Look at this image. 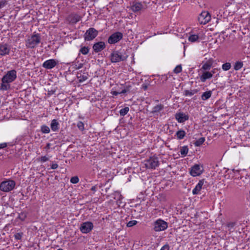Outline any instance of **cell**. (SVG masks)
<instances>
[{"label": "cell", "mask_w": 250, "mask_h": 250, "mask_svg": "<svg viewBox=\"0 0 250 250\" xmlns=\"http://www.w3.org/2000/svg\"><path fill=\"white\" fill-rule=\"evenodd\" d=\"M168 227V223L164 220L159 219L155 221L154 223V230L156 232L164 231L167 229Z\"/></svg>", "instance_id": "cell-5"}, {"label": "cell", "mask_w": 250, "mask_h": 250, "mask_svg": "<svg viewBox=\"0 0 250 250\" xmlns=\"http://www.w3.org/2000/svg\"><path fill=\"white\" fill-rule=\"evenodd\" d=\"M170 249V246L168 245V244H166L164 246H163L161 248V250H169Z\"/></svg>", "instance_id": "cell-39"}, {"label": "cell", "mask_w": 250, "mask_h": 250, "mask_svg": "<svg viewBox=\"0 0 250 250\" xmlns=\"http://www.w3.org/2000/svg\"><path fill=\"white\" fill-rule=\"evenodd\" d=\"M48 158H47V157H46V156H43V157H42L41 158L40 161H42V162H45V161H47V160H48Z\"/></svg>", "instance_id": "cell-41"}, {"label": "cell", "mask_w": 250, "mask_h": 250, "mask_svg": "<svg viewBox=\"0 0 250 250\" xmlns=\"http://www.w3.org/2000/svg\"><path fill=\"white\" fill-rule=\"evenodd\" d=\"M98 34V32L93 28L88 29L84 35V39L86 41H90L95 39Z\"/></svg>", "instance_id": "cell-8"}, {"label": "cell", "mask_w": 250, "mask_h": 250, "mask_svg": "<svg viewBox=\"0 0 250 250\" xmlns=\"http://www.w3.org/2000/svg\"><path fill=\"white\" fill-rule=\"evenodd\" d=\"M10 87V86L8 84L3 83L1 84V90H7L9 89Z\"/></svg>", "instance_id": "cell-33"}, {"label": "cell", "mask_w": 250, "mask_h": 250, "mask_svg": "<svg viewBox=\"0 0 250 250\" xmlns=\"http://www.w3.org/2000/svg\"><path fill=\"white\" fill-rule=\"evenodd\" d=\"M106 45L103 42H99L95 43L93 46V49L95 52H99L103 51L105 48Z\"/></svg>", "instance_id": "cell-14"}, {"label": "cell", "mask_w": 250, "mask_h": 250, "mask_svg": "<svg viewBox=\"0 0 250 250\" xmlns=\"http://www.w3.org/2000/svg\"><path fill=\"white\" fill-rule=\"evenodd\" d=\"M125 59L124 56L120 52H114L111 54V60L112 63H117Z\"/></svg>", "instance_id": "cell-11"}, {"label": "cell", "mask_w": 250, "mask_h": 250, "mask_svg": "<svg viewBox=\"0 0 250 250\" xmlns=\"http://www.w3.org/2000/svg\"><path fill=\"white\" fill-rule=\"evenodd\" d=\"M10 52V47L7 44H1L0 46V54L2 56L8 54Z\"/></svg>", "instance_id": "cell-15"}, {"label": "cell", "mask_w": 250, "mask_h": 250, "mask_svg": "<svg viewBox=\"0 0 250 250\" xmlns=\"http://www.w3.org/2000/svg\"><path fill=\"white\" fill-rule=\"evenodd\" d=\"M15 182L13 180L4 181L1 183L0 185V190L3 192H8L11 191L15 186Z\"/></svg>", "instance_id": "cell-4"}, {"label": "cell", "mask_w": 250, "mask_h": 250, "mask_svg": "<svg viewBox=\"0 0 250 250\" xmlns=\"http://www.w3.org/2000/svg\"><path fill=\"white\" fill-rule=\"evenodd\" d=\"M163 109V106L162 105H157L153 109V110L152 111V112L153 113H155L160 112Z\"/></svg>", "instance_id": "cell-24"}, {"label": "cell", "mask_w": 250, "mask_h": 250, "mask_svg": "<svg viewBox=\"0 0 250 250\" xmlns=\"http://www.w3.org/2000/svg\"><path fill=\"white\" fill-rule=\"evenodd\" d=\"M87 79V77L86 76H82V77L80 79H79V82L81 83V82H84Z\"/></svg>", "instance_id": "cell-42"}, {"label": "cell", "mask_w": 250, "mask_h": 250, "mask_svg": "<svg viewBox=\"0 0 250 250\" xmlns=\"http://www.w3.org/2000/svg\"><path fill=\"white\" fill-rule=\"evenodd\" d=\"M7 147V143H2L1 144V148L2 149V148H4L6 147Z\"/></svg>", "instance_id": "cell-44"}, {"label": "cell", "mask_w": 250, "mask_h": 250, "mask_svg": "<svg viewBox=\"0 0 250 250\" xmlns=\"http://www.w3.org/2000/svg\"><path fill=\"white\" fill-rule=\"evenodd\" d=\"M189 152V148L186 146H184L182 147L180 150L181 155L182 157H185L188 155Z\"/></svg>", "instance_id": "cell-22"}, {"label": "cell", "mask_w": 250, "mask_h": 250, "mask_svg": "<svg viewBox=\"0 0 250 250\" xmlns=\"http://www.w3.org/2000/svg\"><path fill=\"white\" fill-rule=\"evenodd\" d=\"M222 69L224 71H228L231 68V64L230 63H224L222 66Z\"/></svg>", "instance_id": "cell-29"}, {"label": "cell", "mask_w": 250, "mask_h": 250, "mask_svg": "<svg viewBox=\"0 0 250 250\" xmlns=\"http://www.w3.org/2000/svg\"><path fill=\"white\" fill-rule=\"evenodd\" d=\"M137 224V221H136V220H131V221H129L127 224V227H132L135 225Z\"/></svg>", "instance_id": "cell-32"}, {"label": "cell", "mask_w": 250, "mask_h": 250, "mask_svg": "<svg viewBox=\"0 0 250 250\" xmlns=\"http://www.w3.org/2000/svg\"><path fill=\"white\" fill-rule=\"evenodd\" d=\"M212 77H213V74L210 72L207 71V72H205L202 74L201 77V79L202 81H205L207 79H210Z\"/></svg>", "instance_id": "cell-19"}, {"label": "cell", "mask_w": 250, "mask_h": 250, "mask_svg": "<svg viewBox=\"0 0 250 250\" xmlns=\"http://www.w3.org/2000/svg\"><path fill=\"white\" fill-rule=\"evenodd\" d=\"M194 94V93H193L192 91H185V94L186 95H193Z\"/></svg>", "instance_id": "cell-40"}, {"label": "cell", "mask_w": 250, "mask_h": 250, "mask_svg": "<svg viewBox=\"0 0 250 250\" xmlns=\"http://www.w3.org/2000/svg\"><path fill=\"white\" fill-rule=\"evenodd\" d=\"M22 237V234L21 233H17L15 235V238L17 240H20Z\"/></svg>", "instance_id": "cell-38"}, {"label": "cell", "mask_w": 250, "mask_h": 250, "mask_svg": "<svg viewBox=\"0 0 250 250\" xmlns=\"http://www.w3.org/2000/svg\"><path fill=\"white\" fill-rule=\"evenodd\" d=\"M204 171V169L203 166L202 165L195 164L191 168L190 170V175L192 177L199 176L203 173Z\"/></svg>", "instance_id": "cell-6"}, {"label": "cell", "mask_w": 250, "mask_h": 250, "mask_svg": "<svg viewBox=\"0 0 250 250\" xmlns=\"http://www.w3.org/2000/svg\"><path fill=\"white\" fill-rule=\"evenodd\" d=\"M205 138L204 137L200 138L194 142V145L196 147H199L201 146L205 142Z\"/></svg>", "instance_id": "cell-25"}, {"label": "cell", "mask_w": 250, "mask_h": 250, "mask_svg": "<svg viewBox=\"0 0 250 250\" xmlns=\"http://www.w3.org/2000/svg\"><path fill=\"white\" fill-rule=\"evenodd\" d=\"M213 63H214V60L212 59H210L204 64V65L202 67V69L204 70L210 69L212 66Z\"/></svg>", "instance_id": "cell-18"}, {"label": "cell", "mask_w": 250, "mask_h": 250, "mask_svg": "<svg viewBox=\"0 0 250 250\" xmlns=\"http://www.w3.org/2000/svg\"><path fill=\"white\" fill-rule=\"evenodd\" d=\"M57 64V62L55 60L51 59L48 60L46 61L43 63V68L47 69H51L54 68Z\"/></svg>", "instance_id": "cell-13"}, {"label": "cell", "mask_w": 250, "mask_h": 250, "mask_svg": "<svg viewBox=\"0 0 250 250\" xmlns=\"http://www.w3.org/2000/svg\"><path fill=\"white\" fill-rule=\"evenodd\" d=\"M41 41L40 35L38 34H34L31 35L26 41V45L29 48H34Z\"/></svg>", "instance_id": "cell-3"}, {"label": "cell", "mask_w": 250, "mask_h": 250, "mask_svg": "<svg viewBox=\"0 0 250 250\" xmlns=\"http://www.w3.org/2000/svg\"><path fill=\"white\" fill-rule=\"evenodd\" d=\"M204 181H205V180L204 179H201L199 181L197 185L195 186L194 189L192 190V194H193L196 195V194H198L202 188Z\"/></svg>", "instance_id": "cell-16"}, {"label": "cell", "mask_w": 250, "mask_h": 250, "mask_svg": "<svg viewBox=\"0 0 250 250\" xmlns=\"http://www.w3.org/2000/svg\"><path fill=\"white\" fill-rule=\"evenodd\" d=\"M79 181V179L78 177L77 176L72 177L70 179V182L72 184H77V183H78Z\"/></svg>", "instance_id": "cell-34"}, {"label": "cell", "mask_w": 250, "mask_h": 250, "mask_svg": "<svg viewBox=\"0 0 250 250\" xmlns=\"http://www.w3.org/2000/svg\"><path fill=\"white\" fill-rule=\"evenodd\" d=\"M93 228V224L91 222L87 221L82 224L80 229L81 232L83 233H88L90 232Z\"/></svg>", "instance_id": "cell-9"}, {"label": "cell", "mask_w": 250, "mask_h": 250, "mask_svg": "<svg viewBox=\"0 0 250 250\" xmlns=\"http://www.w3.org/2000/svg\"><path fill=\"white\" fill-rule=\"evenodd\" d=\"M211 15L209 11H203L199 14L197 20L200 25H205L211 21Z\"/></svg>", "instance_id": "cell-2"}, {"label": "cell", "mask_w": 250, "mask_h": 250, "mask_svg": "<svg viewBox=\"0 0 250 250\" xmlns=\"http://www.w3.org/2000/svg\"><path fill=\"white\" fill-rule=\"evenodd\" d=\"M186 133L184 130H179L176 132V135L179 139H182L185 136Z\"/></svg>", "instance_id": "cell-27"}, {"label": "cell", "mask_w": 250, "mask_h": 250, "mask_svg": "<svg viewBox=\"0 0 250 250\" xmlns=\"http://www.w3.org/2000/svg\"><path fill=\"white\" fill-rule=\"evenodd\" d=\"M81 52L84 54V55H86L87 54L88 52H89V49L88 47H86V46H84V47H83L81 49V51H80Z\"/></svg>", "instance_id": "cell-35"}, {"label": "cell", "mask_w": 250, "mask_h": 250, "mask_svg": "<svg viewBox=\"0 0 250 250\" xmlns=\"http://www.w3.org/2000/svg\"><path fill=\"white\" fill-rule=\"evenodd\" d=\"M159 162L158 157L156 156H153L147 159L145 163V167L147 169H155L159 166Z\"/></svg>", "instance_id": "cell-1"}, {"label": "cell", "mask_w": 250, "mask_h": 250, "mask_svg": "<svg viewBox=\"0 0 250 250\" xmlns=\"http://www.w3.org/2000/svg\"><path fill=\"white\" fill-rule=\"evenodd\" d=\"M123 38V34L121 32H116L112 35L109 38L108 42L111 44L116 43Z\"/></svg>", "instance_id": "cell-10"}, {"label": "cell", "mask_w": 250, "mask_h": 250, "mask_svg": "<svg viewBox=\"0 0 250 250\" xmlns=\"http://www.w3.org/2000/svg\"><path fill=\"white\" fill-rule=\"evenodd\" d=\"M142 9H143V6L141 3H136L134 4L131 7L132 10L134 12H137L139 11H140Z\"/></svg>", "instance_id": "cell-21"}, {"label": "cell", "mask_w": 250, "mask_h": 250, "mask_svg": "<svg viewBox=\"0 0 250 250\" xmlns=\"http://www.w3.org/2000/svg\"><path fill=\"white\" fill-rule=\"evenodd\" d=\"M80 19V18L79 17V15L73 14V15H70V16H69V17L68 18V21H69V23H76V22H78Z\"/></svg>", "instance_id": "cell-20"}, {"label": "cell", "mask_w": 250, "mask_h": 250, "mask_svg": "<svg viewBox=\"0 0 250 250\" xmlns=\"http://www.w3.org/2000/svg\"><path fill=\"white\" fill-rule=\"evenodd\" d=\"M182 71V66L181 65H179L175 68V69L174 70V72L175 73H178L181 72Z\"/></svg>", "instance_id": "cell-36"}, {"label": "cell", "mask_w": 250, "mask_h": 250, "mask_svg": "<svg viewBox=\"0 0 250 250\" xmlns=\"http://www.w3.org/2000/svg\"><path fill=\"white\" fill-rule=\"evenodd\" d=\"M17 77L16 71L14 70L9 71L2 79L3 83L9 84L14 81Z\"/></svg>", "instance_id": "cell-7"}, {"label": "cell", "mask_w": 250, "mask_h": 250, "mask_svg": "<svg viewBox=\"0 0 250 250\" xmlns=\"http://www.w3.org/2000/svg\"><path fill=\"white\" fill-rule=\"evenodd\" d=\"M58 165L57 164H53L52 165V169H56L58 168Z\"/></svg>", "instance_id": "cell-43"}, {"label": "cell", "mask_w": 250, "mask_h": 250, "mask_svg": "<svg viewBox=\"0 0 250 250\" xmlns=\"http://www.w3.org/2000/svg\"><path fill=\"white\" fill-rule=\"evenodd\" d=\"M77 127L78 129L81 131H83L84 130V124L82 122H79L78 123Z\"/></svg>", "instance_id": "cell-37"}, {"label": "cell", "mask_w": 250, "mask_h": 250, "mask_svg": "<svg viewBox=\"0 0 250 250\" xmlns=\"http://www.w3.org/2000/svg\"><path fill=\"white\" fill-rule=\"evenodd\" d=\"M175 118L176 120L180 123H182L185 122V121H187L189 119V116L188 115L179 112L176 114Z\"/></svg>", "instance_id": "cell-12"}, {"label": "cell", "mask_w": 250, "mask_h": 250, "mask_svg": "<svg viewBox=\"0 0 250 250\" xmlns=\"http://www.w3.org/2000/svg\"><path fill=\"white\" fill-rule=\"evenodd\" d=\"M212 94V92L210 90L207 91L203 93V94L202 95V99L203 100H208L211 97Z\"/></svg>", "instance_id": "cell-23"}, {"label": "cell", "mask_w": 250, "mask_h": 250, "mask_svg": "<svg viewBox=\"0 0 250 250\" xmlns=\"http://www.w3.org/2000/svg\"><path fill=\"white\" fill-rule=\"evenodd\" d=\"M129 108L126 107L123 109H122L120 111V114L121 116H125L126 115L129 111Z\"/></svg>", "instance_id": "cell-30"}, {"label": "cell", "mask_w": 250, "mask_h": 250, "mask_svg": "<svg viewBox=\"0 0 250 250\" xmlns=\"http://www.w3.org/2000/svg\"><path fill=\"white\" fill-rule=\"evenodd\" d=\"M243 66V63L240 62V61H238L235 63V64L234 65V69L235 70H238L239 69H241Z\"/></svg>", "instance_id": "cell-26"}, {"label": "cell", "mask_w": 250, "mask_h": 250, "mask_svg": "<svg viewBox=\"0 0 250 250\" xmlns=\"http://www.w3.org/2000/svg\"><path fill=\"white\" fill-rule=\"evenodd\" d=\"M41 131L44 133H48L50 132V129L47 126L43 125L41 127Z\"/></svg>", "instance_id": "cell-31"}, {"label": "cell", "mask_w": 250, "mask_h": 250, "mask_svg": "<svg viewBox=\"0 0 250 250\" xmlns=\"http://www.w3.org/2000/svg\"><path fill=\"white\" fill-rule=\"evenodd\" d=\"M198 39V36L196 34L191 35L189 37V40L190 42H195L197 41Z\"/></svg>", "instance_id": "cell-28"}, {"label": "cell", "mask_w": 250, "mask_h": 250, "mask_svg": "<svg viewBox=\"0 0 250 250\" xmlns=\"http://www.w3.org/2000/svg\"><path fill=\"white\" fill-rule=\"evenodd\" d=\"M51 126L52 130L54 131H57L59 129V124L58 121L56 119H53L52 121Z\"/></svg>", "instance_id": "cell-17"}]
</instances>
